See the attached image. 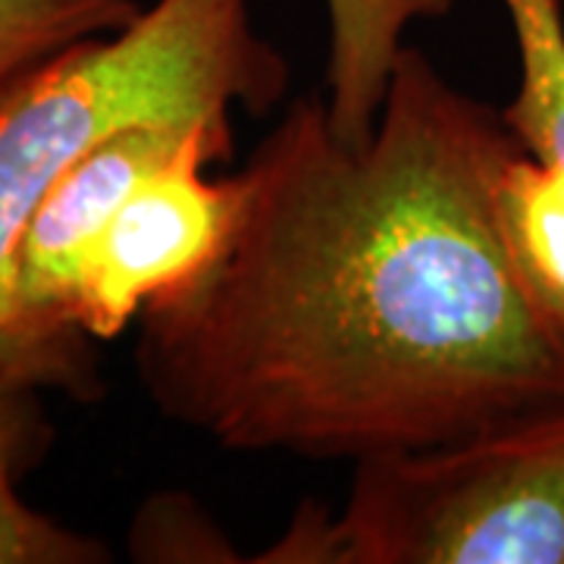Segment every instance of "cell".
I'll return each mask as SVG.
<instances>
[{
  "mask_svg": "<svg viewBox=\"0 0 564 564\" xmlns=\"http://www.w3.org/2000/svg\"><path fill=\"white\" fill-rule=\"evenodd\" d=\"M524 151L502 110L404 47L367 141L317 95L245 163L239 220L198 280L141 311V383L229 452L364 462L564 404V311L499 210Z\"/></svg>",
  "mask_w": 564,
  "mask_h": 564,
  "instance_id": "6da1fadb",
  "label": "cell"
},
{
  "mask_svg": "<svg viewBox=\"0 0 564 564\" xmlns=\"http://www.w3.org/2000/svg\"><path fill=\"white\" fill-rule=\"evenodd\" d=\"M47 440L39 386L0 370V564L107 562V545L39 514L17 492L20 474L44 455Z\"/></svg>",
  "mask_w": 564,
  "mask_h": 564,
  "instance_id": "ba28073f",
  "label": "cell"
},
{
  "mask_svg": "<svg viewBox=\"0 0 564 564\" xmlns=\"http://www.w3.org/2000/svg\"><path fill=\"white\" fill-rule=\"evenodd\" d=\"M141 17L139 0H0V88L85 39Z\"/></svg>",
  "mask_w": 564,
  "mask_h": 564,
  "instance_id": "9c48e42d",
  "label": "cell"
},
{
  "mask_svg": "<svg viewBox=\"0 0 564 564\" xmlns=\"http://www.w3.org/2000/svg\"><path fill=\"white\" fill-rule=\"evenodd\" d=\"M232 154V129H207L161 170L148 173L95 239L79 285V326L117 339L141 311L198 280L229 242L242 173L210 180L207 166Z\"/></svg>",
  "mask_w": 564,
  "mask_h": 564,
  "instance_id": "5b68a950",
  "label": "cell"
},
{
  "mask_svg": "<svg viewBox=\"0 0 564 564\" xmlns=\"http://www.w3.org/2000/svg\"><path fill=\"white\" fill-rule=\"evenodd\" d=\"M329 20L326 113L345 141H367L402 57L404 32L443 20L455 0H323Z\"/></svg>",
  "mask_w": 564,
  "mask_h": 564,
  "instance_id": "52a82bcc",
  "label": "cell"
},
{
  "mask_svg": "<svg viewBox=\"0 0 564 564\" xmlns=\"http://www.w3.org/2000/svg\"><path fill=\"white\" fill-rule=\"evenodd\" d=\"M289 66L248 0H158L113 35L85 39L0 88V311L22 229L63 173L139 122L232 126L270 113Z\"/></svg>",
  "mask_w": 564,
  "mask_h": 564,
  "instance_id": "7a4b0ae2",
  "label": "cell"
},
{
  "mask_svg": "<svg viewBox=\"0 0 564 564\" xmlns=\"http://www.w3.org/2000/svg\"><path fill=\"white\" fill-rule=\"evenodd\" d=\"M261 564H564V404L462 443L355 462Z\"/></svg>",
  "mask_w": 564,
  "mask_h": 564,
  "instance_id": "3957f363",
  "label": "cell"
},
{
  "mask_svg": "<svg viewBox=\"0 0 564 564\" xmlns=\"http://www.w3.org/2000/svg\"><path fill=\"white\" fill-rule=\"evenodd\" d=\"M210 122H139L107 135L63 173L22 229L0 311V370L35 386L91 383L79 285L88 251L148 173L170 163Z\"/></svg>",
  "mask_w": 564,
  "mask_h": 564,
  "instance_id": "277c9868",
  "label": "cell"
},
{
  "mask_svg": "<svg viewBox=\"0 0 564 564\" xmlns=\"http://www.w3.org/2000/svg\"><path fill=\"white\" fill-rule=\"evenodd\" d=\"M521 54V88L502 110L521 151L505 170L499 210L511 248L564 311V17L562 0H502Z\"/></svg>",
  "mask_w": 564,
  "mask_h": 564,
  "instance_id": "8992f818",
  "label": "cell"
}]
</instances>
